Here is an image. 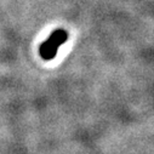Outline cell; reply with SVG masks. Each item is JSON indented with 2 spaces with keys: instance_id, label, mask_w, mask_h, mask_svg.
I'll list each match as a JSON object with an SVG mask.
<instances>
[{
  "instance_id": "6da1fadb",
  "label": "cell",
  "mask_w": 154,
  "mask_h": 154,
  "mask_svg": "<svg viewBox=\"0 0 154 154\" xmlns=\"http://www.w3.org/2000/svg\"><path fill=\"white\" fill-rule=\"evenodd\" d=\"M68 39V33L63 29H57L55 30L49 39L42 45L40 48V54L44 60H51L55 57L58 48Z\"/></svg>"
}]
</instances>
